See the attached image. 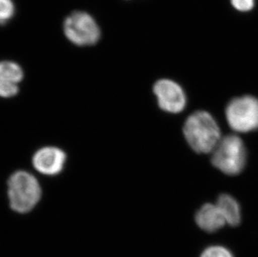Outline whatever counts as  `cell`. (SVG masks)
I'll return each mask as SVG.
<instances>
[{
    "instance_id": "cell-1",
    "label": "cell",
    "mask_w": 258,
    "mask_h": 257,
    "mask_svg": "<svg viewBox=\"0 0 258 257\" xmlns=\"http://www.w3.org/2000/svg\"><path fill=\"white\" fill-rule=\"evenodd\" d=\"M183 134L190 148L198 154L211 153L222 139L214 117L205 110H198L188 116Z\"/></svg>"
},
{
    "instance_id": "cell-2",
    "label": "cell",
    "mask_w": 258,
    "mask_h": 257,
    "mask_svg": "<svg viewBox=\"0 0 258 257\" xmlns=\"http://www.w3.org/2000/svg\"><path fill=\"white\" fill-rule=\"evenodd\" d=\"M42 189L34 175L25 170H17L8 180V197L10 208L18 213H28L39 203Z\"/></svg>"
},
{
    "instance_id": "cell-3",
    "label": "cell",
    "mask_w": 258,
    "mask_h": 257,
    "mask_svg": "<svg viewBox=\"0 0 258 257\" xmlns=\"http://www.w3.org/2000/svg\"><path fill=\"white\" fill-rule=\"evenodd\" d=\"M246 157L242 140L236 135H229L220 140L212 151L211 162L225 175H237L245 169Z\"/></svg>"
},
{
    "instance_id": "cell-4",
    "label": "cell",
    "mask_w": 258,
    "mask_h": 257,
    "mask_svg": "<svg viewBox=\"0 0 258 257\" xmlns=\"http://www.w3.org/2000/svg\"><path fill=\"white\" fill-rule=\"evenodd\" d=\"M227 123L233 131L247 133L258 130V99L244 95L231 100L226 108Z\"/></svg>"
},
{
    "instance_id": "cell-5",
    "label": "cell",
    "mask_w": 258,
    "mask_h": 257,
    "mask_svg": "<svg viewBox=\"0 0 258 257\" xmlns=\"http://www.w3.org/2000/svg\"><path fill=\"white\" fill-rule=\"evenodd\" d=\"M66 38L77 46H91L100 39V29L95 19L87 13L76 11L63 23Z\"/></svg>"
},
{
    "instance_id": "cell-6",
    "label": "cell",
    "mask_w": 258,
    "mask_h": 257,
    "mask_svg": "<svg viewBox=\"0 0 258 257\" xmlns=\"http://www.w3.org/2000/svg\"><path fill=\"white\" fill-rule=\"evenodd\" d=\"M153 92L159 107L164 111L178 114L185 109L186 95L178 83L168 79L158 80L154 85Z\"/></svg>"
},
{
    "instance_id": "cell-7",
    "label": "cell",
    "mask_w": 258,
    "mask_h": 257,
    "mask_svg": "<svg viewBox=\"0 0 258 257\" xmlns=\"http://www.w3.org/2000/svg\"><path fill=\"white\" fill-rule=\"evenodd\" d=\"M66 160V152L61 149L47 146L35 152L32 163L34 169L42 175L54 176L63 170Z\"/></svg>"
},
{
    "instance_id": "cell-8",
    "label": "cell",
    "mask_w": 258,
    "mask_h": 257,
    "mask_svg": "<svg viewBox=\"0 0 258 257\" xmlns=\"http://www.w3.org/2000/svg\"><path fill=\"white\" fill-rule=\"evenodd\" d=\"M196 222L198 226L207 232H215L226 224L217 205L207 203L203 205L196 214Z\"/></svg>"
},
{
    "instance_id": "cell-9",
    "label": "cell",
    "mask_w": 258,
    "mask_h": 257,
    "mask_svg": "<svg viewBox=\"0 0 258 257\" xmlns=\"http://www.w3.org/2000/svg\"><path fill=\"white\" fill-rule=\"evenodd\" d=\"M216 205L224 217L226 223L231 226H238L241 222V208L234 197L227 194L220 195Z\"/></svg>"
},
{
    "instance_id": "cell-10",
    "label": "cell",
    "mask_w": 258,
    "mask_h": 257,
    "mask_svg": "<svg viewBox=\"0 0 258 257\" xmlns=\"http://www.w3.org/2000/svg\"><path fill=\"white\" fill-rule=\"evenodd\" d=\"M24 78V72L20 65L12 61H0V81L19 83Z\"/></svg>"
},
{
    "instance_id": "cell-11",
    "label": "cell",
    "mask_w": 258,
    "mask_h": 257,
    "mask_svg": "<svg viewBox=\"0 0 258 257\" xmlns=\"http://www.w3.org/2000/svg\"><path fill=\"white\" fill-rule=\"evenodd\" d=\"M15 12V5L12 0H0V25L10 21Z\"/></svg>"
},
{
    "instance_id": "cell-12",
    "label": "cell",
    "mask_w": 258,
    "mask_h": 257,
    "mask_svg": "<svg viewBox=\"0 0 258 257\" xmlns=\"http://www.w3.org/2000/svg\"><path fill=\"white\" fill-rule=\"evenodd\" d=\"M201 257H233L232 253L228 249L220 245H214L206 249Z\"/></svg>"
},
{
    "instance_id": "cell-13",
    "label": "cell",
    "mask_w": 258,
    "mask_h": 257,
    "mask_svg": "<svg viewBox=\"0 0 258 257\" xmlns=\"http://www.w3.org/2000/svg\"><path fill=\"white\" fill-rule=\"evenodd\" d=\"M19 93L18 84L0 81V97H14Z\"/></svg>"
},
{
    "instance_id": "cell-14",
    "label": "cell",
    "mask_w": 258,
    "mask_h": 257,
    "mask_svg": "<svg viewBox=\"0 0 258 257\" xmlns=\"http://www.w3.org/2000/svg\"><path fill=\"white\" fill-rule=\"evenodd\" d=\"M231 5L239 12L246 13L253 10L255 0H230Z\"/></svg>"
}]
</instances>
